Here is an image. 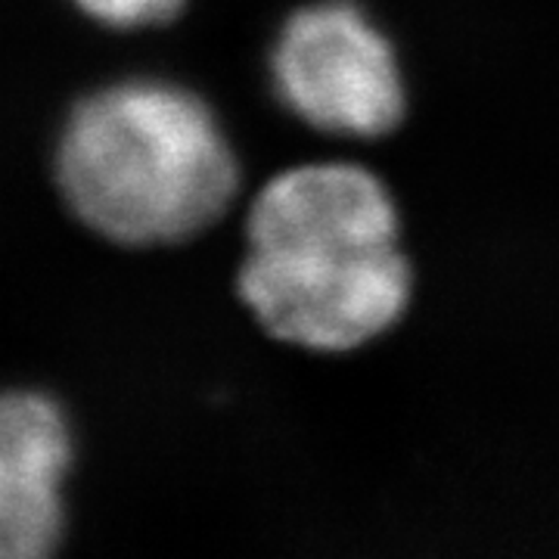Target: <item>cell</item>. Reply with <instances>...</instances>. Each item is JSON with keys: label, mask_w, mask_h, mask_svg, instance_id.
Wrapping results in <instances>:
<instances>
[{"label": "cell", "mask_w": 559, "mask_h": 559, "mask_svg": "<svg viewBox=\"0 0 559 559\" xmlns=\"http://www.w3.org/2000/svg\"><path fill=\"white\" fill-rule=\"evenodd\" d=\"M79 10L109 28H150L180 16L187 0H75Z\"/></svg>", "instance_id": "cell-5"}, {"label": "cell", "mask_w": 559, "mask_h": 559, "mask_svg": "<svg viewBox=\"0 0 559 559\" xmlns=\"http://www.w3.org/2000/svg\"><path fill=\"white\" fill-rule=\"evenodd\" d=\"M271 81L286 112L333 138H385L407 116L399 53L352 0H318L283 22Z\"/></svg>", "instance_id": "cell-3"}, {"label": "cell", "mask_w": 559, "mask_h": 559, "mask_svg": "<svg viewBox=\"0 0 559 559\" xmlns=\"http://www.w3.org/2000/svg\"><path fill=\"white\" fill-rule=\"evenodd\" d=\"M72 432L40 392H0V559H44L66 532Z\"/></svg>", "instance_id": "cell-4"}, {"label": "cell", "mask_w": 559, "mask_h": 559, "mask_svg": "<svg viewBox=\"0 0 559 559\" xmlns=\"http://www.w3.org/2000/svg\"><path fill=\"white\" fill-rule=\"evenodd\" d=\"M240 301L274 340L340 355L385 336L414 296L385 180L355 162H308L267 180L246 215Z\"/></svg>", "instance_id": "cell-1"}, {"label": "cell", "mask_w": 559, "mask_h": 559, "mask_svg": "<svg viewBox=\"0 0 559 559\" xmlns=\"http://www.w3.org/2000/svg\"><path fill=\"white\" fill-rule=\"evenodd\" d=\"M57 183L75 218L131 249L175 246L218 224L240 162L215 109L159 79L87 94L57 146Z\"/></svg>", "instance_id": "cell-2"}]
</instances>
